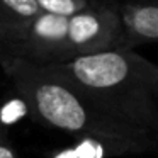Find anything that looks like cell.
Wrapping results in <instances>:
<instances>
[{
    "mask_svg": "<svg viewBox=\"0 0 158 158\" xmlns=\"http://www.w3.org/2000/svg\"><path fill=\"white\" fill-rule=\"evenodd\" d=\"M0 65L38 123L75 138H94L106 144L110 156L158 153L156 134L117 116L46 66L14 58H2Z\"/></svg>",
    "mask_w": 158,
    "mask_h": 158,
    "instance_id": "obj_1",
    "label": "cell"
},
{
    "mask_svg": "<svg viewBox=\"0 0 158 158\" xmlns=\"http://www.w3.org/2000/svg\"><path fill=\"white\" fill-rule=\"evenodd\" d=\"M151 61L133 49H109L49 65L117 116L158 136V107L148 87Z\"/></svg>",
    "mask_w": 158,
    "mask_h": 158,
    "instance_id": "obj_2",
    "label": "cell"
},
{
    "mask_svg": "<svg viewBox=\"0 0 158 158\" xmlns=\"http://www.w3.org/2000/svg\"><path fill=\"white\" fill-rule=\"evenodd\" d=\"M123 32L119 0H102L99 5L68 17V61L77 56L116 49Z\"/></svg>",
    "mask_w": 158,
    "mask_h": 158,
    "instance_id": "obj_3",
    "label": "cell"
},
{
    "mask_svg": "<svg viewBox=\"0 0 158 158\" xmlns=\"http://www.w3.org/2000/svg\"><path fill=\"white\" fill-rule=\"evenodd\" d=\"M68 17L39 14L26 32L2 58L24 60L38 66H49L68 61L66 53Z\"/></svg>",
    "mask_w": 158,
    "mask_h": 158,
    "instance_id": "obj_4",
    "label": "cell"
},
{
    "mask_svg": "<svg viewBox=\"0 0 158 158\" xmlns=\"http://www.w3.org/2000/svg\"><path fill=\"white\" fill-rule=\"evenodd\" d=\"M119 14L123 32L116 49L158 43V0H124L119 2Z\"/></svg>",
    "mask_w": 158,
    "mask_h": 158,
    "instance_id": "obj_5",
    "label": "cell"
},
{
    "mask_svg": "<svg viewBox=\"0 0 158 158\" xmlns=\"http://www.w3.org/2000/svg\"><path fill=\"white\" fill-rule=\"evenodd\" d=\"M39 14L36 0H0V56L21 39Z\"/></svg>",
    "mask_w": 158,
    "mask_h": 158,
    "instance_id": "obj_6",
    "label": "cell"
},
{
    "mask_svg": "<svg viewBox=\"0 0 158 158\" xmlns=\"http://www.w3.org/2000/svg\"><path fill=\"white\" fill-rule=\"evenodd\" d=\"M102 0H36L43 14H51L58 17H73L89 9L99 5Z\"/></svg>",
    "mask_w": 158,
    "mask_h": 158,
    "instance_id": "obj_7",
    "label": "cell"
},
{
    "mask_svg": "<svg viewBox=\"0 0 158 158\" xmlns=\"http://www.w3.org/2000/svg\"><path fill=\"white\" fill-rule=\"evenodd\" d=\"M73 150H75L77 156L78 158H106L110 156L109 150L104 143L94 139V138L89 136H82L77 138L75 144H72Z\"/></svg>",
    "mask_w": 158,
    "mask_h": 158,
    "instance_id": "obj_8",
    "label": "cell"
},
{
    "mask_svg": "<svg viewBox=\"0 0 158 158\" xmlns=\"http://www.w3.org/2000/svg\"><path fill=\"white\" fill-rule=\"evenodd\" d=\"M148 87L155 100H158V65L151 61L150 72H148Z\"/></svg>",
    "mask_w": 158,
    "mask_h": 158,
    "instance_id": "obj_9",
    "label": "cell"
},
{
    "mask_svg": "<svg viewBox=\"0 0 158 158\" xmlns=\"http://www.w3.org/2000/svg\"><path fill=\"white\" fill-rule=\"evenodd\" d=\"M48 158H78V156H77L73 146H66V148H61V150L53 151Z\"/></svg>",
    "mask_w": 158,
    "mask_h": 158,
    "instance_id": "obj_10",
    "label": "cell"
},
{
    "mask_svg": "<svg viewBox=\"0 0 158 158\" xmlns=\"http://www.w3.org/2000/svg\"><path fill=\"white\" fill-rule=\"evenodd\" d=\"M0 158H19V156L7 141H0Z\"/></svg>",
    "mask_w": 158,
    "mask_h": 158,
    "instance_id": "obj_11",
    "label": "cell"
}]
</instances>
